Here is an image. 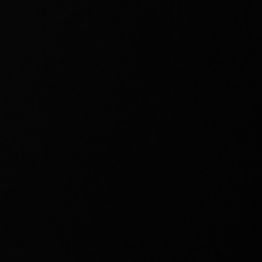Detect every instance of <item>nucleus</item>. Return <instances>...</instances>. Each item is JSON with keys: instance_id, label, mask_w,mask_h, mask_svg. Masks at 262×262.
<instances>
[]
</instances>
